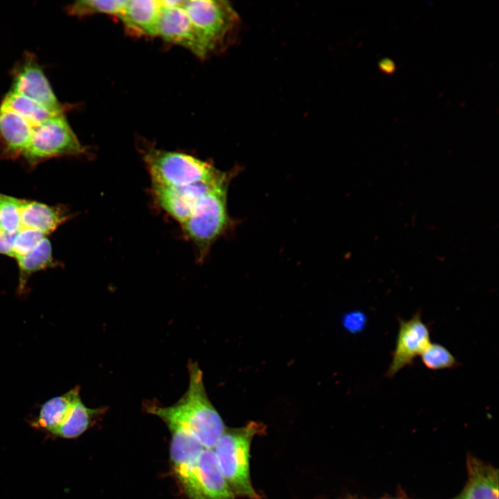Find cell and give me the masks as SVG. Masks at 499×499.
<instances>
[{"mask_svg":"<svg viewBox=\"0 0 499 499\" xmlns=\"http://www.w3.org/2000/svg\"><path fill=\"white\" fill-rule=\"evenodd\" d=\"M189 386L175 404L161 406L145 405L146 410L162 421H175L190 430L205 448L213 449L225 426L210 401L204 387L203 374L197 362L189 361Z\"/></svg>","mask_w":499,"mask_h":499,"instance_id":"1","label":"cell"},{"mask_svg":"<svg viewBox=\"0 0 499 499\" xmlns=\"http://www.w3.org/2000/svg\"><path fill=\"white\" fill-rule=\"evenodd\" d=\"M236 172H224L180 225L184 235L194 245L198 261H204L216 241L234 226L227 209V193Z\"/></svg>","mask_w":499,"mask_h":499,"instance_id":"2","label":"cell"},{"mask_svg":"<svg viewBox=\"0 0 499 499\" xmlns=\"http://www.w3.org/2000/svg\"><path fill=\"white\" fill-rule=\"evenodd\" d=\"M264 426L250 421L240 428H225L213 448L219 467L235 497L260 499L252 486L250 469V447L254 436Z\"/></svg>","mask_w":499,"mask_h":499,"instance_id":"3","label":"cell"},{"mask_svg":"<svg viewBox=\"0 0 499 499\" xmlns=\"http://www.w3.org/2000/svg\"><path fill=\"white\" fill-rule=\"evenodd\" d=\"M184 8L193 27L201 58L227 48L234 40L240 21L229 2L189 0Z\"/></svg>","mask_w":499,"mask_h":499,"instance_id":"4","label":"cell"},{"mask_svg":"<svg viewBox=\"0 0 499 499\" xmlns=\"http://www.w3.org/2000/svg\"><path fill=\"white\" fill-rule=\"evenodd\" d=\"M152 186H182L211 179L220 171L210 162L184 152L151 148L143 155Z\"/></svg>","mask_w":499,"mask_h":499,"instance_id":"5","label":"cell"},{"mask_svg":"<svg viewBox=\"0 0 499 499\" xmlns=\"http://www.w3.org/2000/svg\"><path fill=\"white\" fill-rule=\"evenodd\" d=\"M87 150L64 115L61 114L33 129L23 157L30 166H34L51 158L82 156Z\"/></svg>","mask_w":499,"mask_h":499,"instance_id":"6","label":"cell"},{"mask_svg":"<svg viewBox=\"0 0 499 499\" xmlns=\"http://www.w3.org/2000/svg\"><path fill=\"white\" fill-rule=\"evenodd\" d=\"M186 499H234L213 449L204 448L197 462L175 475Z\"/></svg>","mask_w":499,"mask_h":499,"instance_id":"7","label":"cell"},{"mask_svg":"<svg viewBox=\"0 0 499 499\" xmlns=\"http://www.w3.org/2000/svg\"><path fill=\"white\" fill-rule=\"evenodd\" d=\"M12 89L39 103L50 111L62 114L65 107L56 98L35 54L25 52L11 70Z\"/></svg>","mask_w":499,"mask_h":499,"instance_id":"8","label":"cell"},{"mask_svg":"<svg viewBox=\"0 0 499 499\" xmlns=\"http://www.w3.org/2000/svg\"><path fill=\"white\" fill-rule=\"evenodd\" d=\"M399 329L392 360L386 372L392 378L407 366L412 365L414 360L420 356L431 343L430 330L421 318V312H417L408 320L399 319Z\"/></svg>","mask_w":499,"mask_h":499,"instance_id":"9","label":"cell"},{"mask_svg":"<svg viewBox=\"0 0 499 499\" xmlns=\"http://www.w3.org/2000/svg\"><path fill=\"white\" fill-rule=\"evenodd\" d=\"M224 171L213 177L182 186H152L156 204L182 225L191 215L200 199L217 182Z\"/></svg>","mask_w":499,"mask_h":499,"instance_id":"10","label":"cell"},{"mask_svg":"<svg viewBox=\"0 0 499 499\" xmlns=\"http://www.w3.org/2000/svg\"><path fill=\"white\" fill-rule=\"evenodd\" d=\"M185 1H161L157 36L168 43L183 46L201 58L193 27L184 8Z\"/></svg>","mask_w":499,"mask_h":499,"instance_id":"11","label":"cell"},{"mask_svg":"<svg viewBox=\"0 0 499 499\" xmlns=\"http://www.w3.org/2000/svg\"><path fill=\"white\" fill-rule=\"evenodd\" d=\"M33 129L20 115L0 108V159H16L23 157Z\"/></svg>","mask_w":499,"mask_h":499,"instance_id":"12","label":"cell"},{"mask_svg":"<svg viewBox=\"0 0 499 499\" xmlns=\"http://www.w3.org/2000/svg\"><path fill=\"white\" fill-rule=\"evenodd\" d=\"M161 1L128 0L119 18L128 31L137 35L157 36Z\"/></svg>","mask_w":499,"mask_h":499,"instance_id":"13","label":"cell"},{"mask_svg":"<svg viewBox=\"0 0 499 499\" xmlns=\"http://www.w3.org/2000/svg\"><path fill=\"white\" fill-rule=\"evenodd\" d=\"M69 217V211L63 206H49L36 201L21 200V229L36 230L47 236Z\"/></svg>","mask_w":499,"mask_h":499,"instance_id":"14","label":"cell"},{"mask_svg":"<svg viewBox=\"0 0 499 499\" xmlns=\"http://www.w3.org/2000/svg\"><path fill=\"white\" fill-rule=\"evenodd\" d=\"M170 435V457L174 475L194 464L205 448L197 437L181 424L165 420Z\"/></svg>","mask_w":499,"mask_h":499,"instance_id":"15","label":"cell"},{"mask_svg":"<svg viewBox=\"0 0 499 499\" xmlns=\"http://www.w3.org/2000/svg\"><path fill=\"white\" fill-rule=\"evenodd\" d=\"M79 386L49 399L40 407L37 415L29 421L32 428L53 436L67 418L74 401L80 396Z\"/></svg>","mask_w":499,"mask_h":499,"instance_id":"16","label":"cell"},{"mask_svg":"<svg viewBox=\"0 0 499 499\" xmlns=\"http://www.w3.org/2000/svg\"><path fill=\"white\" fill-rule=\"evenodd\" d=\"M469 480L460 499H498V472L477 460H469Z\"/></svg>","mask_w":499,"mask_h":499,"instance_id":"17","label":"cell"},{"mask_svg":"<svg viewBox=\"0 0 499 499\" xmlns=\"http://www.w3.org/2000/svg\"><path fill=\"white\" fill-rule=\"evenodd\" d=\"M105 412V407L96 408L87 407L80 396L74 401L67 418L53 437L65 439L78 438L92 427Z\"/></svg>","mask_w":499,"mask_h":499,"instance_id":"18","label":"cell"},{"mask_svg":"<svg viewBox=\"0 0 499 499\" xmlns=\"http://www.w3.org/2000/svg\"><path fill=\"white\" fill-rule=\"evenodd\" d=\"M16 259L19 268V294L23 293L29 278L34 273L57 266L53 258L51 243L47 238H44L32 251Z\"/></svg>","mask_w":499,"mask_h":499,"instance_id":"19","label":"cell"},{"mask_svg":"<svg viewBox=\"0 0 499 499\" xmlns=\"http://www.w3.org/2000/svg\"><path fill=\"white\" fill-rule=\"evenodd\" d=\"M0 108L11 110L20 115L33 128L48 119L61 115L50 111L33 99L12 91H10L5 95L1 103Z\"/></svg>","mask_w":499,"mask_h":499,"instance_id":"20","label":"cell"},{"mask_svg":"<svg viewBox=\"0 0 499 499\" xmlns=\"http://www.w3.org/2000/svg\"><path fill=\"white\" fill-rule=\"evenodd\" d=\"M127 0H81L66 7L68 15L85 17L95 14H106L119 18Z\"/></svg>","mask_w":499,"mask_h":499,"instance_id":"21","label":"cell"},{"mask_svg":"<svg viewBox=\"0 0 499 499\" xmlns=\"http://www.w3.org/2000/svg\"><path fill=\"white\" fill-rule=\"evenodd\" d=\"M21 199L0 193V226L3 232L16 234L21 229Z\"/></svg>","mask_w":499,"mask_h":499,"instance_id":"22","label":"cell"},{"mask_svg":"<svg viewBox=\"0 0 499 499\" xmlns=\"http://www.w3.org/2000/svg\"><path fill=\"white\" fill-rule=\"evenodd\" d=\"M420 356L425 367L431 370L453 369L459 365L450 351L438 343H430Z\"/></svg>","mask_w":499,"mask_h":499,"instance_id":"23","label":"cell"},{"mask_svg":"<svg viewBox=\"0 0 499 499\" xmlns=\"http://www.w3.org/2000/svg\"><path fill=\"white\" fill-rule=\"evenodd\" d=\"M46 236L30 229H21L15 236L13 257L24 256L32 251Z\"/></svg>","mask_w":499,"mask_h":499,"instance_id":"24","label":"cell"},{"mask_svg":"<svg viewBox=\"0 0 499 499\" xmlns=\"http://www.w3.org/2000/svg\"><path fill=\"white\" fill-rule=\"evenodd\" d=\"M344 328L351 333L362 331L367 323L365 315L359 310H353L346 313L342 317Z\"/></svg>","mask_w":499,"mask_h":499,"instance_id":"25","label":"cell"},{"mask_svg":"<svg viewBox=\"0 0 499 499\" xmlns=\"http://www.w3.org/2000/svg\"><path fill=\"white\" fill-rule=\"evenodd\" d=\"M15 234L0 231V254L13 257V241Z\"/></svg>","mask_w":499,"mask_h":499,"instance_id":"26","label":"cell"},{"mask_svg":"<svg viewBox=\"0 0 499 499\" xmlns=\"http://www.w3.org/2000/svg\"><path fill=\"white\" fill-rule=\"evenodd\" d=\"M378 64L380 71L387 75L394 73L396 69L395 62L389 58L380 59Z\"/></svg>","mask_w":499,"mask_h":499,"instance_id":"27","label":"cell"},{"mask_svg":"<svg viewBox=\"0 0 499 499\" xmlns=\"http://www.w3.org/2000/svg\"><path fill=\"white\" fill-rule=\"evenodd\" d=\"M1 231V226H0V231Z\"/></svg>","mask_w":499,"mask_h":499,"instance_id":"28","label":"cell"}]
</instances>
